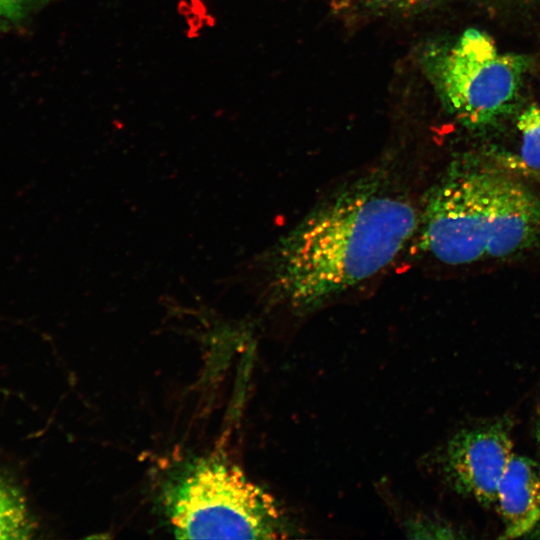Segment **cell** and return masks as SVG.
Listing matches in <instances>:
<instances>
[{"mask_svg":"<svg viewBox=\"0 0 540 540\" xmlns=\"http://www.w3.org/2000/svg\"><path fill=\"white\" fill-rule=\"evenodd\" d=\"M419 209L395 164H377L318 202L262 259L269 300L309 313L387 267L416 235Z\"/></svg>","mask_w":540,"mask_h":540,"instance_id":"1","label":"cell"},{"mask_svg":"<svg viewBox=\"0 0 540 540\" xmlns=\"http://www.w3.org/2000/svg\"><path fill=\"white\" fill-rule=\"evenodd\" d=\"M415 236L447 265L516 259L540 246V198L499 163L460 156L425 195Z\"/></svg>","mask_w":540,"mask_h":540,"instance_id":"2","label":"cell"},{"mask_svg":"<svg viewBox=\"0 0 540 540\" xmlns=\"http://www.w3.org/2000/svg\"><path fill=\"white\" fill-rule=\"evenodd\" d=\"M180 539H276L292 535L278 502L235 466L205 461L188 472L169 498Z\"/></svg>","mask_w":540,"mask_h":540,"instance_id":"3","label":"cell"},{"mask_svg":"<svg viewBox=\"0 0 540 540\" xmlns=\"http://www.w3.org/2000/svg\"><path fill=\"white\" fill-rule=\"evenodd\" d=\"M526 69L523 57L501 52L491 36L470 28L444 56L439 82L455 118L480 129L510 113Z\"/></svg>","mask_w":540,"mask_h":540,"instance_id":"4","label":"cell"},{"mask_svg":"<svg viewBox=\"0 0 540 540\" xmlns=\"http://www.w3.org/2000/svg\"><path fill=\"white\" fill-rule=\"evenodd\" d=\"M513 454L511 420L498 418L454 434L444 449L442 467L458 494L490 508L496 505L498 484Z\"/></svg>","mask_w":540,"mask_h":540,"instance_id":"5","label":"cell"},{"mask_svg":"<svg viewBox=\"0 0 540 540\" xmlns=\"http://www.w3.org/2000/svg\"><path fill=\"white\" fill-rule=\"evenodd\" d=\"M495 508L503 523L500 538H518L540 523V462L513 454L497 488Z\"/></svg>","mask_w":540,"mask_h":540,"instance_id":"6","label":"cell"},{"mask_svg":"<svg viewBox=\"0 0 540 540\" xmlns=\"http://www.w3.org/2000/svg\"><path fill=\"white\" fill-rule=\"evenodd\" d=\"M520 147L517 154L501 155L516 172L540 180V107L529 104L517 118Z\"/></svg>","mask_w":540,"mask_h":540,"instance_id":"7","label":"cell"},{"mask_svg":"<svg viewBox=\"0 0 540 540\" xmlns=\"http://www.w3.org/2000/svg\"><path fill=\"white\" fill-rule=\"evenodd\" d=\"M35 529L22 493L0 476V540L30 539Z\"/></svg>","mask_w":540,"mask_h":540,"instance_id":"8","label":"cell"},{"mask_svg":"<svg viewBox=\"0 0 540 540\" xmlns=\"http://www.w3.org/2000/svg\"><path fill=\"white\" fill-rule=\"evenodd\" d=\"M371 7L391 10L397 12H407L418 9L431 0H361Z\"/></svg>","mask_w":540,"mask_h":540,"instance_id":"9","label":"cell"},{"mask_svg":"<svg viewBox=\"0 0 540 540\" xmlns=\"http://www.w3.org/2000/svg\"><path fill=\"white\" fill-rule=\"evenodd\" d=\"M31 0H0V20L18 21L23 18Z\"/></svg>","mask_w":540,"mask_h":540,"instance_id":"10","label":"cell"},{"mask_svg":"<svg viewBox=\"0 0 540 540\" xmlns=\"http://www.w3.org/2000/svg\"><path fill=\"white\" fill-rule=\"evenodd\" d=\"M534 435L536 439L537 446L540 451V405L537 408L534 424Z\"/></svg>","mask_w":540,"mask_h":540,"instance_id":"11","label":"cell"},{"mask_svg":"<svg viewBox=\"0 0 540 540\" xmlns=\"http://www.w3.org/2000/svg\"><path fill=\"white\" fill-rule=\"evenodd\" d=\"M31 1H34L37 4H46V3H49V2L55 1V0H31Z\"/></svg>","mask_w":540,"mask_h":540,"instance_id":"12","label":"cell"}]
</instances>
